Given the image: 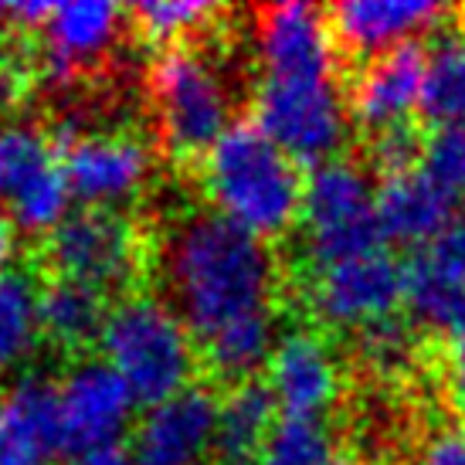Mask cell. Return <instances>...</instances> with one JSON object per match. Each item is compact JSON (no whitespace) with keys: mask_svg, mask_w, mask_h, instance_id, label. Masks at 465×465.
Listing matches in <instances>:
<instances>
[{"mask_svg":"<svg viewBox=\"0 0 465 465\" xmlns=\"http://www.w3.org/2000/svg\"><path fill=\"white\" fill-rule=\"evenodd\" d=\"M414 333L401 320H381L357 333V357L377 377H401L414 363Z\"/></svg>","mask_w":465,"mask_h":465,"instance_id":"83f0119b","label":"cell"},{"mask_svg":"<svg viewBox=\"0 0 465 465\" xmlns=\"http://www.w3.org/2000/svg\"><path fill=\"white\" fill-rule=\"evenodd\" d=\"M201 187L214 214L262 242L289 234L302 218V170L255 123H234L214 143L201 160Z\"/></svg>","mask_w":465,"mask_h":465,"instance_id":"7a4b0ae2","label":"cell"},{"mask_svg":"<svg viewBox=\"0 0 465 465\" xmlns=\"http://www.w3.org/2000/svg\"><path fill=\"white\" fill-rule=\"evenodd\" d=\"M68 191L85 207L119 211L153 181V150L133 133H78L62 153Z\"/></svg>","mask_w":465,"mask_h":465,"instance_id":"30bf717a","label":"cell"},{"mask_svg":"<svg viewBox=\"0 0 465 465\" xmlns=\"http://www.w3.org/2000/svg\"><path fill=\"white\" fill-rule=\"evenodd\" d=\"M221 7L207 0H143L133 7V21L140 35L153 45L181 48L187 38L201 35L211 21H218Z\"/></svg>","mask_w":465,"mask_h":465,"instance_id":"4316f807","label":"cell"},{"mask_svg":"<svg viewBox=\"0 0 465 465\" xmlns=\"http://www.w3.org/2000/svg\"><path fill=\"white\" fill-rule=\"evenodd\" d=\"M411 465H465V428H441L421 445Z\"/></svg>","mask_w":465,"mask_h":465,"instance_id":"4dcf8cb0","label":"cell"},{"mask_svg":"<svg viewBox=\"0 0 465 465\" xmlns=\"http://www.w3.org/2000/svg\"><path fill=\"white\" fill-rule=\"evenodd\" d=\"M221 465H228V462H221Z\"/></svg>","mask_w":465,"mask_h":465,"instance_id":"f35d334b","label":"cell"},{"mask_svg":"<svg viewBox=\"0 0 465 465\" xmlns=\"http://www.w3.org/2000/svg\"><path fill=\"white\" fill-rule=\"evenodd\" d=\"M170 306L207 343L224 330L272 316L279 269L272 248L214 211L191 214L163 245Z\"/></svg>","mask_w":465,"mask_h":465,"instance_id":"6da1fadb","label":"cell"},{"mask_svg":"<svg viewBox=\"0 0 465 465\" xmlns=\"http://www.w3.org/2000/svg\"><path fill=\"white\" fill-rule=\"evenodd\" d=\"M377 221L394 245L425 248L455 221V197L428 170L394 173L377 187Z\"/></svg>","mask_w":465,"mask_h":465,"instance_id":"d6986e66","label":"cell"},{"mask_svg":"<svg viewBox=\"0 0 465 465\" xmlns=\"http://www.w3.org/2000/svg\"><path fill=\"white\" fill-rule=\"evenodd\" d=\"M445 17L449 7L435 0H343L330 11L336 41L367 62L439 31Z\"/></svg>","mask_w":465,"mask_h":465,"instance_id":"e0dca14e","label":"cell"},{"mask_svg":"<svg viewBox=\"0 0 465 465\" xmlns=\"http://www.w3.org/2000/svg\"><path fill=\"white\" fill-rule=\"evenodd\" d=\"M279 404L265 384L245 381L234 384L218 404V452L228 465H242L259 459L262 445L275 428Z\"/></svg>","mask_w":465,"mask_h":465,"instance_id":"44dd1931","label":"cell"},{"mask_svg":"<svg viewBox=\"0 0 465 465\" xmlns=\"http://www.w3.org/2000/svg\"><path fill=\"white\" fill-rule=\"evenodd\" d=\"M14 221L7 218V211L0 207V272H11V259H14Z\"/></svg>","mask_w":465,"mask_h":465,"instance_id":"e575fe53","label":"cell"},{"mask_svg":"<svg viewBox=\"0 0 465 465\" xmlns=\"http://www.w3.org/2000/svg\"><path fill=\"white\" fill-rule=\"evenodd\" d=\"M302 234L312 265L343 262L381 245L377 187L353 160H326L312 167L302 194Z\"/></svg>","mask_w":465,"mask_h":465,"instance_id":"5b68a950","label":"cell"},{"mask_svg":"<svg viewBox=\"0 0 465 465\" xmlns=\"http://www.w3.org/2000/svg\"><path fill=\"white\" fill-rule=\"evenodd\" d=\"M0 465H48V459H41L35 452H25V449H14V445H4L0 441Z\"/></svg>","mask_w":465,"mask_h":465,"instance_id":"d590c367","label":"cell"},{"mask_svg":"<svg viewBox=\"0 0 465 465\" xmlns=\"http://www.w3.org/2000/svg\"><path fill=\"white\" fill-rule=\"evenodd\" d=\"M255 126L296 163L320 167L336 160L350 130V95L336 78H262L255 92Z\"/></svg>","mask_w":465,"mask_h":465,"instance_id":"8992f818","label":"cell"},{"mask_svg":"<svg viewBox=\"0 0 465 465\" xmlns=\"http://www.w3.org/2000/svg\"><path fill=\"white\" fill-rule=\"evenodd\" d=\"M126 11L113 0H68L54 4L41 27V75L48 85H68L72 78L99 65L119 45Z\"/></svg>","mask_w":465,"mask_h":465,"instance_id":"4fadbf2b","label":"cell"},{"mask_svg":"<svg viewBox=\"0 0 465 465\" xmlns=\"http://www.w3.org/2000/svg\"><path fill=\"white\" fill-rule=\"evenodd\" d=\"M445 388L455 408L465 411V330L452 333L449 340V353H445Z\"/></svg>","mask_w":465,"mask_h":465,"instance_id":"1f68e13d","label":"cell"},{"mask_svg":"<svg viewBox=\"0 0 465 465\" xmlns=\"http://www.w3.org/2000/svg\"><path fill=\"white\" fill-rule=\"evenodd\" d=\"M25 72L14 65V62H0V113L11 109L21 95H25Z\"/></svg>","mask_w":465,"mask_h":465,"instance_id":"836d02e7","label":"cell"},{"mask_svg":"<svg viewBox=\"0 0 465 465\" xmlns=\"http://www.w3.org/2000/svg\"><path fill=\"white\" fill-rule=\"evenodd\" d=\"M425 48L408 45L371 58L350 85V116L374 136L404 130L425 105Z\"/></svg>","mask_w":465,"mask_h":465,"instance_id":"2e32d148","label":"cell"},{"mask_svg":"<svg viewBox=\"0 0 465 465\" xmlns=\"http://www.w3.org/2000/svg\"><path fill=\"white\" fill-rule=\"evenodd\" d=\"M425 170L455 201H465V123L431 133L425 143Z\"/></svg>","mask_w":465,"mask_h":465,"instance_id":"f1b7e54d","label":"cell"},{"mask_svg":"<svg viewBox=\"0 0 465 465\" xmlns=\"http://www.w3.org/2000/svg\"><path fill=\"white\" fill-rule=\"evenodd\" d=\"M72 191L52 136L27 119H0V207L25 234L58 232Z\"/></svg>","mask_w":465,"mask_h":465,"instance_id":"52a82bcc","label":"cell"},{"mask_svg":"<svg viewBox=\"0 0 465 465\" xmlns=\"http://www.w3.org/2000/svg\"><path fill=\"white\" fill-rule=\"evenodd\" d=\"M41 336V285L27 272H0V374L31 361Z\"/></svg>","mask_w":465,"mask_h":465,"instance_id":"603a6c76","label":"cell"},{"mask_svg":"<svg viewBox=\"0 0 465 465\" xmlns=\"http://www.w3.org/2000/svg\"><path fill=\"white\" fill-rule=\"evenodd\" d=\"M371 156H374V163L388 177L394 173H408V170H418V156H425V143L414 136L411 126H404V130H388V133H377L374 136V146H371Z\"/></svg>","mask_w":465,"mask_h":465,"instance_id":"f546056e","label":"cell"},{"mask_svg":"<svg viewBox=\"0 0 465 465\" xmlns=\"http://www.w3.org/2000/svg\"><path fill=\"white\" fill-rule=\"evenodd\" d=\"M218 404L204 388L143 408L133 425L130 455L136 465H204L218 449Z\"/></svg>","mask_w":465,"mask_h":465,"instance_id":"7c38bea8","label":"cell"},{"mask_svg":"<svg viewBox=\"0 0 465 465\" xmlns=\"http://www.w3.org/2000/svg\"><path fill=\"white\" fill-rule=\"evenodd\" d=\"M0 435H4V398H0Z\"/></svg>","mask_w":465,"mask_h":465,"instance_id":"8d00e7d4","label":"cell"},{"mask_svg":"<svg viewBox=\"0 0 465 465\" xmlns=\"http://www.w3.org/2000/svg\"><path fill=\"white\" fill-rule=\"evenodd\" d=\"M48 259L58 279L82 282L105 296L113 289H126L140 275V228L123 211L82 207L72 211L48 238Z\"/></svg>","mask_w":465,"mask_h":465,"instance_id":"9c48e42d","label":"cell"},{"mask_svg":"<svg viewBox=\"0 0 465 465\" xmlns=\"http://www.w3.org/2000/svg\"><path fill=\"white\" fill-rule=\"evenodd\" d=\"M255 58L262 78H336V35L330 14L306 0L262 7L255 17Z\"/></svg>","mask_w":465,"mask_h":465,"instance_id":"8fae6325","label":"cell"},{"mask_svg":"<svg viewBox=\"0 0 465 465\" xmlns=\"http://www.w3.org/2000/svg\"><path fill=\"white\" fill-rule=\"evenodd\" d=\"M4 445L35 452L41 459H54L68 449L65 418H62V398L58 384L45 377H25L4 398Z\"/></svg>","mask_w":465,"mask_h":465,"instance_id":"ffe728a7","label":"cell"},{"mask_svg":"<svg viewBox=\"0 0 465 465\" xmlns=\"http://www.w3.org/2000/svg\"><path fill=\"white\" fill-rule=\"evenodd\" d=\"M259 465H336L340 449H336L333 428L323 418H296L282 414L272 428L269 441L262 445Z\"/></svg>","mask_w":465,"mask_h":465,"instance_id":"484cf974","label":"cell"},{"mask_svg":"<svg viewBox=\"0 0 465 465\" xmlns=\"http://www.w3.org/2000/svg\"><path fill=\"white\" fill-rule=\"evenodd\" d=\"M105 296L72 279H52L41 285V333L62 350H82L103 336Z\"/></svg>","mask_w":465,"mask_h":465,"instance_id":"7402d4cb","label":"cell"},{"mask_svg":"<svg viewBox=\"0 0 465 465\" xmlns=\"http://www.w3.org/2000/svg\"><path fill=\"white\" fill-rule=\"evenodd\" d=\"M197 336L181 312L160 296H126L109 310L99 336L103 361L123 377L133 398L153 408L160 401L194 388Z\"/></svg>","mask_w":465,"mask_h":465,"instance_id":"3957f363","label":"cell"},{"mask_svg":"<svg viewBox=\"0 0 465 465\" xmlns=\"http://www.w3.org/2000/svg\"><path fill=\"white\" fill-rule=\"evenodd\" d=\"M275 316H262L252 323H242L234 330H224L214 340L201 343L204 347V361L224 381H238L245 384L252 374H259L262 367H269L272 353H275Z\"/></svg>","mask_w":465,"mask_h":465,"instance_id":"d4e9b609","label":"cell"},{"mask_svg":"<svg viewBox=\"0 0 465 465\" xmlns=\"http://www.w3.org/2000/svg\"><path fill=\"white\" fill-rule=\"evenodd\" d=\"M58 398L72 452L116 445L119 435H126V428L133 425V408L140 404L105 361L75 363L62 377Z\"/></svg>","mask_w":465,"mask_h":465,"instance_id":"5bb4252c","label":"cell"},{"mask_svg":"<svg viewBox=\"0 0 465 465\" xmlns=\"http://www.w3.org/2000/svg\"><path fill=\"white\" fill-rule=\"evenodd\" d=\"M150 99L173 156L204 160L234 126V95L218 62L194 48H170L150 68Z\"/></svg>","mask_w":465,"mask_h":465,"instance_id":"277c9868","label":"cell"},{"mask_svg":"<svg viewBox=\"0 0 465 465\" xmlns=\"http://www.w3.org/2000/svg\"><path fill=\"white\" fill-rule=\"evenodd\" d=\"M265 371V388L272 391L275 404L282 408V414L296 418H323L343 391V374L333 347L310 330L279 336Z\"/></svg>","mask_w":465,"mask_h":465,"instance_id":"9a60e30c","label":"cell"},{"mask_svg":"<svg viewBox=\"0 0 465 465\" xmlns=\"http://www.w3.org/2000/svg\"><path fill=\"white\" fill-rule=\"evenodd\" d=\"M408 302V269L384 248L353 259L312 265L306 282V306L333 330H367L391 320Z\"/></svg>","mask_w":465,"mask_h":465,"instance_id":"ba28073f","label":"cell"},{"mask_svg":"<svg viewBox=\"0 0 465 465\" xmlns=\"http://www.w3.org/2000/svg\"><path fill=\"white\" fill-rule=\"evenodd\" d=\"M431 123H465V31L441 35L425 54V105Z\"/></svg>","mask_w":465,"mask_h":465,"instance_id":"cb8c5ba5","label":"cell"},{"mask_svg":"<svg viewBox=\"0 0 465 465\" xmlns=\"http://www.w3.org/2000/svg\"><path fill=\"white\" fill-rule=\"evenodd\" d=\"M408 310L431 330H465V218H455L408 265Z\"/></svg>","mask_w":465,"mask_h":465,"instance_id":"ac0fdd59","label":"cell"},{"mask_svg":"<svg viewBox=\"0 0 465 465\" xmlns=\"http://www.w3.org/2000/svg\"><path fill=\"white\" fill-rule=\"evenodd\" d=\"M336 465H353V462H347V459H340V462H336Z\"/></svg>","mask_w":465,"mask_h":465,"instance_id":"74e56055","label":"cell"},{"mask_svg":"<svg viewBox=\"0 0 465 465\" xmlns=\"http://www.w3.org/2000/svg\"><path fill=\"white\" fill-rule=\"evenodd\" d=\"M68 465H136L133 455L119 445H103V449H82V452H72V462Z\"/></svg>","mask_w":465,"mask_h":465,"instance_id":"d6a6232c","label":"cell"}]
</instances>
